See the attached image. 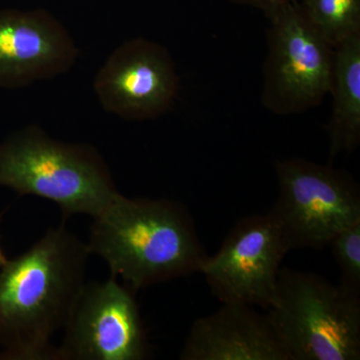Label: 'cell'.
Here are the masks:
<instances>
[{"label":"cell","instance_id":"obj_10","mask_svg":"<svg viewBox=\"0 0 360 360\" xmlns=\"http://www.w3.org/2000/svg\"><path fill=\"white\" fill-rule=\"evenodd\" d=\"M77 53L70 32L49 11H0V86L18 89L65 75Z\"/></svg>","mask_w":360,"mask_h":360},{"label":"cell","instance_id":"obj_13","mask_svg":"<svg viewBox=\"0 0 360 360\" xmlns=\"http://www.w3.org/2000/svg\"><path fill=\"white\" fill-rule=\"evenodd\" d=\"M298 4L333 47L360 33V0H302Z\"/></svg>","mask_w":360,"mask_h":360},{"label":"cell","instance_id":"obj_1","mask_svg":"<svg viewBox=\"0 0 360 360\" xmlns=\"http://www.w3.org/2000/svg\"><path fill=\"white\" fill-rule=\"evenodd\" d=\"M90 255L63 220L7 260L0 269V359L56 360L52 338L65 328L86 283Z\"/></svg>","mask_w":360,"mask_h":360},{"label":"cell","instance_id":"obj_9","mask_svg":"<svg viewBox=\"0 0 360 360\" xmlns=\"http://www.w3.org/2000/svg\"><path fill=\"white\" fill-rule=\"evenodd\" d=\"M94 90L108 112L142 122L169 110L179 94V77L165 47L134 39L108 56L97 72Z\"/></svg>","mask_w":360,"mask_h":360},{"label":"cell","instance_id":"obj_16","mask_svg":"<svg viewBox=\"0 0 360 360\" xmlns=\"http://www.w3.org/2000/svg\"><path fill=\"white\" fill-rule=\"evenodd\" d=\"M7 260L8 259H7L6 255H4V251L0 248V269L6 264Z\"/></svg>","mask_w":360,"mask_h":360},{"label":"cell","instance_id":"obj_4","mask_svg":"<svg viewBox=\"0 0 360 360\" xmlns=\"http://www.w3.org/2000/svg\"><path fill=\"white\" fill-rule=\"evenodd\" d=\"M266 314L290 360L360 359V295L340 284L281 269Z\"/></svg>","mask_w":360,"mask_h":360},{"label":"cell","instance_id":"obj_14","mask_svg":"<svg viewBox=\"0 0 360 360\" xmlns=\"http://www.w3.org/2000/svg\"><path fill=\"white\" fill-rule=\"evenodd\" d=\"M328 246L340 267V285L360 295V221L338 232Z\"/></svg>","mask_w":360,"mask_h":360},{"label":"cell","instance_id":"obj_6","mask_svg":"<svg viewBox=\"0 0 360 360\" xmlns=\"http://www.w3.org/2000/svg\"><path fill=\"white\" fill-rule=\"evenodd\" d=\"M262 103L277 115L316 108L329 94L333 46L293 0L269 18Z\"/></svg>","mask_w":360,"mask_h":360},{"label":"cell","instance_id":"obj_12","mask_svg":"<svg viewBox=\"0 0 360 360\" xmlns=\"http://www.w3.org/2000/svg\"><path fill=\"white\" fill-rule=\"evenodd\" d=\"M328 127L330 158L350 153L360 143V33L333 47Z\"/></svg>","mask_w":360,"mask_h":360},{"label":"cell","instance_id":"obj_7","mask_svg":"<svg viewBox=\"0 0 360 360\" xmlns=\"http://www.w3.org/2000/svg\"><path fill=\"white\" fill-rule=\"evenodd\" d=\"M136 291L116 277L85 283L66 321L56 360H142L149 345Z\"/></svg>","mask_w":360,"mask_h":360},{"label":"cell","instance_id":"obj_11","mask_svg":"<svg viewBox=\"0 0 360 360\" xmlns=\"http://www.w3.org/2000/svg\"><path fill=\"white\" fill-rule=\"evenodd\" d=\"M179 359L290 360L267 314L232 302L193 322Z\"/></svg>","mask_w":360,"mask_h":360},{"label":"cell","instance_id":"obj_15","mask_svg":"<svg viewBox=\"0 0 360 360\" xmlns=\"http://www.w3.org/2000/svg\"><path fill=\"white\" fill-rule=\"evenodd\" d=\"M233 4H240L257 8L262 11L267 18H271L279 9L283 8L286 4H290L293 0H229Z\"/></svg>","mask_w":360,"mask_h":360},{"label":"cell","instance_id":"obj_8","mask_svg":"<svg viewBox=\"0 0 360 360\" xmlns=\"http://www.w3.org/2000/svg\"><path fill=\"white\" fill-rule=\"evenodd\" d=\"M290 251L269 213L250 215L232 227L217 255L206 258L200 274L220 302L269 309L281 262Z\"/></svg>","mask_w":360,"mask_h":360},{"label":"cell","instance_id":"obj_2","mask_svg":"<svg viewBox=\"0 0 360 360\" xmlns=\"http://www.w3.org/2000/svg\"><path fill=\"white\" fill-rule=\"evenodd\" d=\"M92 219L90 253L134 291L200 274L208 257L193 217L177 201L120 194Z\"/></svg>","mask_w":360,"mask_h":360},{"label":"cell","instance_id":"obj_5","mask_svg":"<svg viewBox=\"0 0 360 360\" xmlns=\"http://www.w3.org/2000/svg\"><path fill=\"white\" fill-rule=\"evenodd\" d=\"M278 198L269 215L290 250L328 248L338 232L360 221V191L354 177L302 158L276 161Z\"/></svg>","mask_w":360,"mask_h":360},{"label":"cell","instance_id":"obj_3","mask_svg":"<svg viewBox=\"0 0 360 360\" xmlns=\"http://www.w3.org/2000/svg\"><path fill=\"white\" fill-rule=\"evenodd\" d=\"M0 186L52 201L63 220L96 217L120 194L98 149L52 139L37 125L0 142Z\"/></svg>","mask_w":360,"mask_h":360}]
</instances>
